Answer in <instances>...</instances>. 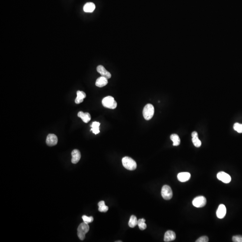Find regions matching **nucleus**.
Wrapping results in <instances>:
<instances>
[{
  "mask_svg": "<svg viewBox=\"0 0 242 242\" xmlns=\"http://www.w3.org/2000/svg\"><path fill=\"white\" fill-rule=\"evenodd\" d=\"M171 139L173 142V146H177L180 144V139L178 135L177 134H173L171 135Z\"/></svg>",
  "mask_w": 242,
  "mask_h": 242,
  "instance_id": "aec40b11",
  "label": "nucleus"
},
{
  "mask_svg": "<svg viewBox=\"0 0 242 242\" xmlns=\"http://www.w3.org/2000/svg\"><path fill=\"white\" fill-rule=\"evenodd\" d=\"M234 129L239 133H242V124L235 123L234 125Z\"/></svg>",
  "mask_w": 242,
  "mask_h": 242,
  "instance_id": "b1692460",
  "label": "nucleus"
},
{
  "mask_svg": "<svg viewBox=\"0 0 242 242\" xmlns=\"http://www.w3.org/2000/svg\"><path fill=\"white\" fill-rule=\"evenodd\" d=\"M97 70L99 73V74H101V76L105 77L107 79L111 78V75L109 72L108 71L105 67L102 65H99L97 68Z\"/></svg>",
  "mask_w": 242,
  "mask_h": 242,
  "instance_id": "9d476101",
  "label": "nucleus"
},
{
  "mask_svg": "<svg viewBox=\"0 0 242 242\" xmlns=\"http://www.w3.org/2000/svg\"><path fill=\"white\" fill-rule=\"evenodd\" d=\"M78 235L80 240H84L85 238V234L88 232L89 230V227L88 224L83 222L79 225L78 228Z\"/></svg>",
  "mask_w": 242,
  "mask_h": 242,
  "instance_id": "7ed1b4c3",
  "label": "nucleus"
},
{
  "mask_svg": "<svg viewBox=\"0 0 242 242\" xmlns=\"http://www.w3.org/2000/svg\"><path fill=\"white\" fill-rule=\"evenodd\" d=\"M161 194L163 198L166 200H169L172 198V190L171 187L168 185H164L163 186Z\"/></svg>",
  "mask_w": 242,
  "mask_h": 242,
  "instance_id": "39448f33",
  "label": "nucleus"
},
{
  "mask_svg": "<svg viewBox=\"0 0 242 242\" xmlns=\"http://www.w3.org/2000/svg\"><path fill=\"white\" fill-rule=\"evenodd\" d=\"M138 224V220L136 217L134 215H132L130 218L128 225L130 227H135Z\"/></svg>",
  "mask_w": 242,
  "mask_h": 242,
  "instance_id": "412c9836",
  "label": "nucleus"
},
{
  "mask_svg": "<svg viewBox=\"0 0 242 242\" xmlns=\"http://www.w3.org/2000/svg\"><path fill=\"white\" fill-rule=\"evenodd\" d=\"M98 206H99L98 210L101 212H106L108 210V207L106 206L104 201H101L99 202L98 203Z\"/></svg>",
  "mask_w": 242,
  "mask_h": 242,
  "instance_id": "4be33fe9",
  "label": "nucleus"
},
{
  "mask_svg": "<svg viewBox=\"0 0 242 242\" xmlns=\"http://www.w3.org/2000/svg\"><path fill=\"white\" fill-rule=\"evenodd\" d=\"M176 239L175 232L172 231H168L166 232L164 235V241L168 242L173 241Z\"/></svg>",
  "mask_w": 242,
  "mask_h": 242,
  "instance_id": "ddd939ff",
  "label": "nucleus"
},
{
  "mask_svg": "<svg viewBox=\"0 0 242 242\" xmlns=\"http://www.w3.org/2000/svg\"><path fill=\"white\" fill-rule=\"evenodd\" d=\"M192 141L194 145H195L196 147H200L201 145V142L199 138L197 132L196 131L193 132L192 133Z\"/></svg>",
  "mask_w": 242,
  "mask_h": 242,
  "instance_id": "4468645a",
  "label": "nucleus"
},
{
  "mask_svg": "<svg viewBox=\"0 0 242 242\" xmlns=\"http://www.w3.org/2000/svg\"><path fill=\"white\" fill-rule=\"evenodd\" d=\"M178 179L181 182H185L191 178V174L188 172H181L178 173Z\"/></svg>",
  "mask_w": 242,
  "mask_h": 242,
  "instance_id": "f8f14e48",
  "label": "nucleus"
},
{
  "mask_svg": "<svg viewBox=\"0 0 242 242\" xmlns=\"http://www.w3.org/2000/svg\"><path fill=\"white\" fill-rule=\"evenodd\" d=\"M100 126V123L97 122H92V124L91 125L92 128L91 131H92V132L95 134H97L100 133L99 130V127Z\"/></svg>",
  "mask_w": 242,
  "mask_h": 242,
  "instance_id": "6ab92c4d",
  "label": "nucleus"
},
{
  "mask_svg": "<svg viewBox=\"0 0 242 242\" xmlns=\"http://www.w3.org/2000/svg\"><path fill=\"white\" fill-rule=\"evenodd\" d=\"M78 116L81 118L83 122L85 123H87L89 122L91 119V117L88 113H83V112L80 111L78 113Z\"/></svg>",
  "mask_w": 242,
  "mask_h": 242,
  "instance_id": "dca6fc26",
  "label": "nucleus"
},
{
  "mask_svg": "<svg viewBox=\"0 0 242 242\" xmlns=\"http://www.w3.org/2000/svg\"><path fill=\"white\" fill-rule=\"evenodd\" d=\"M71 162L73 164H76L81 158V153L79 150L75 149L71 152Z\"/></svg>",
  "mask_w": 242,
  "mask_h": 242,
  "instance_id": "9b49d317",
  "label": "nucleus"
},
{
  "mask_svg": "<svg viewBox=\"0 0 242 242\" xmlns=\"http://www.w3.org/2000/svg\"><path fill=\"white\" fill-rule=\"evenodd\" d=\"M108 83V81L106 78L101 76L98 78L96 82V85L99 87H102L106 85Z\"/></svg>",
  "mask_w": 242,
  "mask_h": 242,
  "instance_id": "2eb2a0df",
  "label": "nucleus"
},
{
  "mask_svg": "<svg viewBox=\"0 0 242 242\" xmlns=\"http://www.w3.org/2000/svg\"><path fill=\"white\" fill-rule=\"evenodd\" d=\"M206 199L203 196H199L194 199L192 204L194 206L197 208L203 207L206 204Z\"/></svg>",
  "mask_w": 242,
  "mask_h": 242,
  "instance_id": "423d86ee",
  "label": "nucleus"
},
{
  "mask_svg": "<svg viewBox=\"0 0 242 242\" xmlns=\"http://www.w3.org/2000/svg\"><path fill=\"white\" fill-rule=\"evenodd\" d=\"M217 178L224 183H228L231 182L232 180L231 177L228 173L221 171L217 174Z\"/></svg>",
  "mask_w": 242,
  "mask_h": 242,
  "instance_id": "0eeeda50",
  "label": "nucleus"
},
{
  "mask_svg": "<svg viewBox=\"0 0 242 242\" xmlns=\"http://www.w3.org/2000/svg\"><path fill=\"white\" fill-rule=\"evenodd\" d=\"M144 219H140L138 221V226L141 230H144L147 228V225L145 224Z\"/></svg>",
  "mask_w": 242,
  "mask_h": 242,
  "instance_id": "5701e85b",
  "label": "nucleus"
},
{
  "mask_svg": "<svg viewBox=\"0 0 242 242\" xmlns=\"http://www.w3.org/2000/svg\"><path fill=\"white\" fill-rule=\"evenodd\" d=\"M96 8L95 4L92 2H87L83 6V11L86 13H92Z\"/></svg>",
  "mask_w": 242,
  "mask_h": 242,
  "instance_id": "f3484780",
  "label": "nucleus"
},
{
  "mask_svg": "<svg viewBox=\"0 0 242 242\" xmlns=\"http://www.w3.org/2000/svg\"><path fill=\"white\" fill-rule=\"evenodd\" d=\"M58 142V138L55 135L50 134L47 137L46 143L49 146H53L56 145Z\"/></svg>",
  "mask_w": 242,
  "mask_h": 242,
  "instance_id": "6e6552de",
  "label": "nucleus"
},
{
  "mask_svg": "<svg viewBox=\"0 0 242 242\" xmlns=\"http://www.w3.org/2000/svg\"><path fill=\"white\" fill-rule=\"evenodd\" d=\"M232 240L234 242H242V235H236L233 237Z\"/></svg>",
  "mask_w": 242,
  "mask_h": 242,
  "instance_id": "a878e982",
  "label": "nucleus"
},
{
  "mask_svg": "<svg viewBox=\"0 0 242 242\" xmlns=\"http://www.w3.org/2000/svg\"><path fill=\"white\" fill-rule=\"evenodd\" d=\"M196 242H208V238L207 236H204L201 237L198 239H197Z\"/></svg>",
  "mask_w": 242,
  "mask_h": 242,
  "instance_id": "bb28decb",
  "label": "nucleus"
},
{
  "mask_svg": "<svg viewBox=\"0 0 242 242\" xmlns=\"http://www.w3.org/2000/svg\"><path fill=\"white\" fill-rule=\"evenodd\" d=\"M102 103L105 107L110 109H115L117 106V103L111 96H108L103 99Z\"/></svg>",
  "mask_w": 242,
  "mask_h": 242,
  "instance_id": "f03ea898",
  "label": "nucleus"
},
{
  "mask_svg": "<svg viewBox=\"0 0 242 242\" xmlns=\"http://www.w3.org/2000/svg\"><path fill=\"white\" fill-rule=\"evenodd\" d=\"M82 219L83 220V222L86 223H90L93 222V218L92 217H88L86 215H83L82 217Z\"/></svg>",
  "mask_w": 242,
  "mask_h": 242,
  "instance_id": "393cba45",
  "label": "nucleus"
},
{
  "mask_svg": "<svg viewBox=\"0 0 242 242\" xmlns=\"http://www.w3.org/2000/svg\"><path fill=\"white\" fill-rule=\"evenodd\" d=\"M227 213V208L225 205L223 204H221L219 205L217 210L216 214L217 217L219 219H222Z\"/></svg>",
  "mask_w": 242,
  "mask_h": 242,
  "instance_id": "1a4fd4ad",
  "label": "nucleus"
},
{
  "mask_svg": "<svg viewBox=\"0 0 242 242\" xmlns=\"http://www.w3.org/2000/svg\"><path fill=\"white\" fill-rule=\"evenodd\" d=\"M122 163L125 168L130 171H134L137 167L136 163L130 157H123L122 159Z\"/></svg>",
  "mask_w": 242,
  "mask_h": 242,
  "instance_id": "f257e3e1",
  "label": "nucleus"
},
{
  "mask_svg": "<svg viewBox=\"0 0 242 242\" xmlns=\"http://www.w3.org/2000/svg\"><path fill=\"white\" fill-rule=\"evenodd\" d=\"M86 97V95L85 92L80 91H78L77 92L76 98L75 100V102L76 104H79L83 102V99L85 98Z\"/></svg>",
  "mask_w": 242,
  "mask_h": 242,
  "instance_id": "a211bd4d",
  "label": "nucleus"
},
{
  "mask_svg": "<svg viewBox=\"0 0 242 242\" xmlns=\"http://www.w3.org/2000/svg\"><path fill=\"white\" fill-rule=\"evenodd\" d=\"M154 108L153 105L148 104L144 106L143 111V114L145 120H150L154 115Z\"/></svg>",
  "mask_w": 242,
  "mask_h": 242,
  "instance_id": "20e7f679",
  "label": "nucleus"
}]
</instances>
